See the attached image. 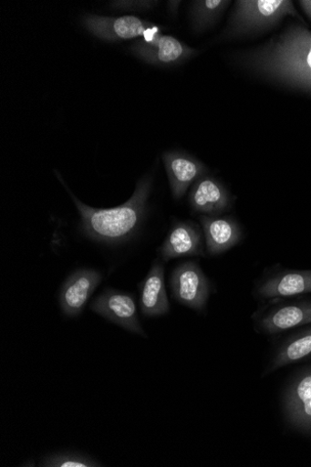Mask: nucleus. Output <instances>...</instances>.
<instances>
[{
    "mask_svg": "<svg viewBox=\"0 0 311 467\" xmlns=\"http://www.w3.org/2000/svg\"><path fill=\"white\" fill-rule=\"evenodd\" d=\"M83 26L95 36L109 41H119L144 36L154 26L135 16L104 17L88 16Z\"/></svg>",
    "mask_w": 311,
    "mask_h": 467,
    "instance_id": "obj_10",
    "label": "nucleus"
},
{
    "mask_svg": "<svg viewBox=\"0 0 311 467\" xmlns=\"http://www.w3.org/2000/svg\"><path fill=\"white\" fill-rule=\"evenodd\" d=\"M159 253L165 263L177 258L204 256L200 227L191 222L174 223Z\"/></svg>",
    "mask_w": 311,
    "mask_h": 467,
    "instance_id": "obj_11",
    "label": "nucleus"
},
{
    "mask_svg": "<svg viewBox=\"0 0 311 467\" xmlns=\"http://www.w3.org/2000/svg\"><path fill=\"white\" fill-rule=\"evenodd\" d=\"M173 299L198 312L206 308L212 285L201 267L194 262L177 266L171 275Z\"/></svg>",
    "mask_w": 311,
    "mask_h": 467,
    "instance_id": "obj_4",
    "label": "nucleus"
},
{
    "mask_svg": "<svg viewBox=\"0 0 311 467\" xmlns=\"http://www.w3.org/2000/svg\"><path fill=\"white\" fill-rule=\"evenodd\" d=\"M284 409L291 426L311 436V368L293 379L285 395Z\"/></svg>",
    "mask_w": 311,
    "mask_h": 467,
    "instance_id": "obj_6",
    "label": "nucleus"
},
{
    "mask_svg": "<svg viewBox=\"0 0 311 467\" xmlns=\"http://www.w3.org/2000/svg\"><path fill=\"white\" fill-rule=\"evenodd\" d=\"M226 0H201L192 5V21L197 30L212 25L230 5Z\"/></svg>",
    "mask_w": 311,
    "mask_h": 467,
    "instance_id": "obj_18",
    "label": "nucleus"
},
{
    "mask_svg": "<svg viewBox=\"0 0 311 467\" xmlns=\"http://www.w3.org/2000/svg\"><path fill=\"white\" fill-rule=\"evenodd\" d=\"M285 16H298L290 0H239L226 33L236 36L265 30Z\"/></svg>",
    "mask_w": 311,
    "mask_h": 467,
    "instance_id": "obj_3",
    "label": "nucleus"
},
{
    "mask_svg": "<svg viewBox=\"0 0 311 467\" xmlns=\"http://www.w3.org/2000/svg\"><path fill=\"white\" fill-rule=\"evenodd\" d=\"M190 203L197 213L217 217L230 207L231 197L223 184L212 177L204 176L191 191Z\"/></svg>",
    "mask_w": 311,
    "mask_h": 467,
    "instance_id": "obj_14",
    "label": "nucleus"
},
{
    "mask_svg": "<svg viewBox=\"0 0 311 467\" xmlns=\"http://www.w3.org/2000/svg\"><path fill=\"white\" fill-rule=\"evenodd\" d=\"M102 281V275L96 270L81 269L72 274L64 283L60 292V306L68 317L79 316Z\"/></svg>",
    "mask_w": 311,
    "mask_h": 467,
    "instance_id": "obj_7",
    "label": "nucleus"
},
{
    "mask_svg": "<svg viewBox=\"0 0 311 467\" xmlns=\"http://www.w3.org/2000/svg\"><path fill=\"white\" fill-rule=\"evenodd\" d=\"M140 58L148 64L169 66L181 63L194 55L195 51L171 36L160 35L152 41L140 40L131 47Z\"/></svg>",
    "mask_w": 311,
    "mask_h": 467,
    "instance_id": "obj_12",
    "label": "nucleus"
},
{
    "mask_svg": "<svg viewBox=\"0 0 311 467\" xmlns=\"http://www.w3.org/2000/svg\"><path fill=\"white\" fill-rule=\"evenodd\" d=\"M41 466L48 467H97L101 463L92 457L75 452L56 453L44 458Z\"/></svg>",
    "mask_w": 311,
    "mask_h": 467,
    "instance_id": "obj_19",
    "label": "nucleus"
},
{
    "mask_svg": "<svg viewBox=\"0 0 311 467\" xmlns=\"http://www.w3.org/2000/svg\"><path fill=\"white\" fill-rule=\"evenodd\" d=\"M174 199H181L189 188L206 174V167L197 159L180 151H167L162 156Z\"/></svg>",
    "mask_w": 311,
    "mask_h": 467,
    "instance_id": "obj_9",
    "label": "nucleus"
},
{
    "mask_svg": "<svg viewBox=\"0 0 311 467\" xmlns=\"http://www.w3.org/2000/svg\"><path fill=\"white\" fill-rule=\"evenodd\" d=\"M255 329L275 335L298 326L311 324V302H301L257 312L253 317Z\"/></svg>",
    "mask_w": 311,
    "mask_h": 467,
    "instance_id": "obj_8",
    "label": "nucleus"
},
{
    "mask_svg": "<svg viewBox=\"0 0 311 467\" xmlns=\"http://www.w3.org/2000/svg\"><path fill=\"white\" fill-rule=\"evenodd\" d=\"M140 307L146 317H161L169 313L170 303L164 284V266L156 261L140 286Z\"/></svg>",
    "mask_w": 311,
    "mask_h": 467,
    "instance_id": "obj_16",
    "label": "nucleus"
},
{
    "mask_svg": "<svg viewBox=\"0 0 311 467\" xmlns=\"http://www.w3.org/2000/svg\"><path fill=\"white\" fill-rule=\"evenodd\" d=\"M91 309L123 328L147 337L139 319L135 298L115 289H106L91 305Z\"/></svg>",
    "mask_w": 311,
    "mask_h": 467,
    "instance_id": "obj_5",
    "label": "nucleus"
},
{
    "mask_svg": "<svg viewBox=\"0 0 311 467\" xmlns=\"http://www.w3.org/2000/svg\"><path fill=\"white\" fill-rule=\"evenodd\" d=\"M200 222L210 256L227 252L237 245L243 238L242 228L233 218L201 216Z\"/></svg>",
    "mask_w": 311,
    "mask_h": 467,
    "instance_id": "obj_15",
    "label": "nucleus"
},
{
    "mask_svg": "<svg viewBox=\"0 0 311 467\" xmlns=\"http://www.w3.org/2000/svg\"><path fill=\"white\" fill-rule=\"evenodd\" d=\"M311 292V271H285L262 279L256 284L258 299L284 298Z\"/></svg>",
    "mask_w": 311,
    "mask_h": 467,
    "instance_id": "obj_13",
    "label": "nucleus"
},
{
    "mask_svg": "<svg viewBox=\"0 0 311 467\" xmlns=\"http://www.w3.org/2000/svg\"><path fill=\"white\" fill-rule=\"evenodd\" d=\"M311 355V328L290 337L276 352L264 374L272 373L286 365L298 362Z\"/></svg>",
    "mask_w": 311,
    "mask_h": 467,
    "instance_id": "obj_17",
    "label": "nucleus"
},
{
    "mask_svg": "<svg viewBox=\"0 0 311 467\" xmlns=\"http://www.w3.org/2000/svg\"><path fill=\"white\" fill-rule=\"evenodd\" d=\"M298 4L307 17L311 19V0H301Z\"/></svg>",
    "mask_w": 311,
    "mask_h": 467,
    "instance_id": "obj_20",
    "label": "nucleus"
},
{
    "mask_svg": "<svg viewBox=\"0 0 311 467\" xmlns=\"http://www.w3.org/2000/svg\"><path fill=\"white\" fill-rule=\"evenodd\" d=\"M241 63L263 78L311 92V31L290 26L268 45L242 56Z\"/></svg>",
    "mask_w": 311,
    "mask_h": 467,
    "instance_id": "obj_1",
    "label": "nucleus"
},
{
    "mask_svg": "<svg viewBox=\"0 0 311 467\" xmlns=\"http://www.w3.org/2000/svg\"><path fill=\"white\" fill-rule=\"evenodd\" d=\"M151 185V179L146 177L139 182L135 193L128 202L109 209L88 206L70 193L79 212L85 234L97 241L111 244L131 238L145 219Z\"/></svg>",
    "mask_w": 311,
    "mask_h": 467,
    "instance_id": "obj_2",
    "label": "nucleus"
}]
</instances>
